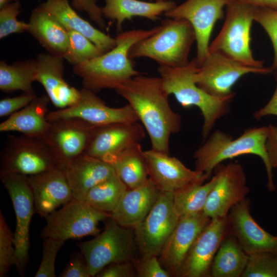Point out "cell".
I'll use <instances>...</instances> for the list:
<instances>
[{"instance_id": "49", "label": "cell", "mask_w": 277, "mask_h": 277, "mask_svg": "<svg viewBox=\"0 0 277 277\" xmlns=\"http://www.w3.org/2000/svg\"><path fill=\"white\" fill-rule=\"evenodd\" d=\"M15 1L17 0H0V8Z\"/></svg>"}, {"instance_id": "12", "label": "cell", "mask_w": 277, "mask_h": 277, "mask_svg": "<svg viewBox=\"0 0 277 277\" xmlns=\"http://www.w3.org/2000/svg\"><path fill=\"white\" fill-rule=\"evenodd\" d=\"M179 220L174 209L173 193L161 191L150 212L133 228L142 256H159Z\"/></svg>"}, {"instance_id": "34", "label": "cell", "mask_w": 277, "mask_h": 277, "mask_svg": "<svg viewBox=\"0 0 277 277\" xmlns=\"http://www.w3.org/2000/svg\"><path fill=\"white\" fill-rule=\"evenodd\" d=\"M127 189L115 174L92 188L86 194L84 201L98 210L111 213Z\"/></svg>"}, {"instance_id": "18", "label": "cell", "mask_w": 277, "mask_h": 277, "mask_svg": "<svg viewBox=\"0 0 277 277\" xmlns=\"http://www.w3.org/2000/svg\"><path fill=\"white\" fill-rule=\"evenodd\" d=\"M149 178L161 192L174 193L209 177L187 168L168 153L151 149L144 151Z\"/></svg>"}, {"instance_id": "35", "label": "cell", "mask_w": 277, "mask_h": 277, "mask_svg": "<svg viewBox=\"0 0 277 277\" xmlns=\"http://www.w3.org/2000/svg\"><path fill=\"white\" fill-rule=\"evenodd\" d=\"M102 54L87 37L75 31H68V45L64 58L71 65H80Z\"/></svg>"}, {"instance_id": "15", "label": "cell", "mask_w": 277, "mask_h": 277, "mask_svg": "<svg viewBox=\"0 0 277 277\" xmlns=\"http://www.w3.org/2000/svg\"><path fill=\"white\" fill-rule=\"evenodd\" d=\"M213 171L216 182L203 212L211 219L225 217L232 207L246 199L249 188L243 168L237 162L221 163Z\"/></svg>"}, {"instance_id": "10", "label": "cell", "mask_w": 277, "mask_h": 277, "mask_svg": "<svg viewBox=\"0 0 277 277\" xmlns=\"http://www.w3.org/2000/svg\"><path fill=\"white\" fill-rule=\"evenodd\" d=\"M271 67L248 66L219 53L208 52L200 67L193 74L196 84L207 93L216 97L234 95L232 88L243 76L249 73L268 74Z\"/></svg>"}, {"instance_id": "23", "label": "cell", "mask_w": 277, "mask_h": 277, "mask_svg": "<svg viewBox=\"0 0 277 277\" xmlns=\"http://www.w3.org/2000/svg\"><path fill=\"white\" fill-rule=\"evenodd\" d=\"M145 137L143 127L137 122L116 123L96 126L85 155L103 160Z\"/></svg>"}, {"instance_id": "22", "label": "cell", "mask_w": 277, "mask_h": 277, "mask_svg": "<svg viewBox=\"0 0 277 277\" xmlns=\"http://www.w3.org/2000/svg\"><path fill=\"white\" fill-rule=\"evenodd\" d=\"M27 178L33 194L35 213L41 217L45 218L73 199L64 168Z\"/></svg>"}, {"instance_id": "47", "label": "cell", "mask_w": 277, "mask_h": 277, "mask_svg": "<svg viewBox=\"0 0 277 277\" xmlns=\"http://www.w3.org/2000/svg\"><path fill=\"white\" fill-rule=\"evenodd\" d=\"M276 88L271 98L266 105L254 113V118L260 120L268 115L277 116V72L276 73Z\"/></svg>"}, {"instance_id": "29", "label": "cell", "mask_w": 277, "mask_h": 277, "mask_svg": "<svg viewBox=\"0 0 277 277\" xmlns=\"http://www.w3.org/2000/svg\"><path fill=\"white\" fill-rule=\"evenodd\" d=\"M28 31L50 54L62 56L66 52L68 31L39 7L32 11Z\"/></svg>"}, {"instance_id": "9", "label": "cell", "mask_w": 277, "mask_h": 277, "mask_svg": "<svg viewBox=\"0 0 277 277\" xmlns=\"http://www.w3.org/2000/svg\"><path fill=\"white\" fill-rule=\"evenodd\" d=\"M110 217V213L98 210L84 201L72 199L45 217L46 225L40 235L42 239L51 238L65 241L96 235L100 232V222Z\"/></svg>"}, {"instance_id": "32", "label": "cell", "mask_w": 277, "mask_h": 277, "mask_svg": "<svg viewBox=\"0 0 277 277\" xmlns=\"http://www.w3.org/2000/svg\"><path fill=\"white\" fill-rule=\"evenodd\" d=\"M36 70V60L17 62L9 65L0 62V89L9 93L21 90L25 93L35 94L32 86Z\"/></svg>"}, {"instance_id": "19", "label": "cell", "mask_w": 277, "mask_h": 277, "mask_svg": "<svg viewBox=\"0 0 277 277\" xmlns=\"http://www.w3.org/2000/svg\"><path fill=\"white\" fill-rule=\"evenodd\" d=\"M211 219L202 211L179 220L158 256L161 265L171 276H179L191 246Z\"/></svg>"}, {"instance_id": "7", "label": "cell", "mask_w": 277, "mask_h": 277, "mask_svg": "<svg viewBox=\"0 0 277 277\" xmlns=\"http://www.w3.org/2000/svg\"><path fill=\"white\" fill-rule=\"evenodd\" d=\"M0 157V175L28 176L64 168L45 140L23 134L7 135Z\"/></svg>"}, {"instance_id": "38", "label": "cell", "mask_w": 277, "mask_h": 277, "mask_svg": "<svg viewBox=\"0 0 277 277\" xmlns=\"http://www.w3.org/2000/svg\"><path fill=\"white\" fill-rule=\"evenodd\" d=\"M21 3L18 0L0 8V38L3 39L12 33L28 31V23L17 19L20 13Z\"/></svg>"}, {"instance_id": "25", "label": "cell", "mask_w": 277, "mask_h": 277, "mask_svg": "<svg viewBox=\"0 0 277 277\" xmlns=\"http://www.w3.org/2000/svg\"><path fill=\"white\" fill-rule=\"evenodd\" d=\"M160 192L149 178L139 187L128 188L110 213V218L122 226L133 228L150 212Z\"/></svg>"}, {"instance_id": "13", "label": "cell", "mask_w": 277, "mask_h": 277, "mask_svg": "<svg viewBox=\"0 0 277 277\" xmlns=\"http://www.w3.org/2000/svg\"><path fill=\"white\" fill-rule=\"evenodd\" d=\"M231 0H187L166 12L167 18L183 19L192 25L195 35L196 55L193 60L201 66L209 52L214 26L224 16L223 9Z\"/></svg>"}, {"instance_id": "4", "label": "cell", "mask_w": 277, "mask_h": 277, "mask_svg": "<svg viewBox=\"0 0 277 277\" xmlns=\"http://www.w3.org/2000/svg\"><path fill=\"white\" fill-rule=\"evenodd\" d=\"M197 67L192 60L182 67L159 66L157 72L168 95H173L184 108L196 106L200 110L203 117L202 135L206 139L217 121L228 113L234 95L220 97L206 92L194 81Z\"/></svg>"}, {"instance_id": "5", "label": "cell", "mask_w": 277, "mask_h": 277, "mask_svg": "<svg viewBox=\"0 0 277 277\" xmlns=\"http://www.w3.org/2000/svg\"><path fill=\"white\" fill-rule=\"evenodd\" d=\"M194 42L195 32L189 22L167 18L156 32L133 45L128 55L131 60L149 58L161 66L182 67L190 62L189 55Z\"/></svg>"}, {"instance_id": "3", "label": "cell", "mask_w": 277, "mask_h": 277, "mask_svg": "<svg viewBox=\"0 0 277 277\" xmlns=\"http://www.w3.org/2000/svg\"><path fill=\"white\" fill-rule=\"evenodd\" d=\"M268 131V126L251 128L236 138L221 130L214 131L193 154L195 170L210 177L215 167L225 160L246 154L255 155L265 166L268 188L275 190L273 168L266 148Z\"/></svg>"}, {"instance_id": "21", "label": "cell", "mask_w": 277, "mask_h": 277, "mask_svg": "<svg viewBox=\"0 0 277 277\" xmlns=\"http://www.w3.org/2000/svg\"><path fill=\"white\" fill-rule=\"evenodd\" d=\"M64 58L50 53L39 54L36 58L35 81L44 87L53 105L63 109L74 105L80 98V90L64 78Z\"/></svg>"}, {"instance_id": "48", "label": "cell", "mask_w": 277, "mask_h": 277, "mask_svg": "<svg viewBox=\"0 0 277 277\" xmlns=\"http://www.w3.org/2000/svg\"><path fill=\"white\" fill-rule=\"evenodd\" d=\"M253 7H262L277 9V0H232Z\"/></svg>"}, {"instance_id": "6", "label": "cell", "mask_w": 277, "mask_h": 277, "mask_svg": "<svg viewBox=\"0 0 277 277\" xmlns=\"http://www.w3.org/2000/svg\"><path fill=\"white\" fill-rule=\"evenodd\" d=\"M254 7L231 0L226 6L224 25L209 47V52L219 53L242 64L263 68V61L256 60L250 47Z\"/></svg>"}, {"instance_id": "27", "label": "cell", "mask_w": 277, "mask_h": 277, "mask_svg": "<svg viewBox=\"0 0 277 277\" xmlns=\"http://www.w3.org/2000/svg\"><path fill=\"white\" fill-rule=\"evenodd\" d=\"M50 101L45 94L37 97L3 122L0 124V131H17L26 136L45 140L49 126L47 115Z\"/></svg>"}, {"instance_id": "41", "label": "cell", "mask_w": 277, "mask_h": 277, "mask_svg": "<svg viewBox=\"0 0 277 277\" xmlns=\"http://www.w3.org/2000/svg\"><path fill=\"white\" fill-rule=\"evenodd\" d=\"M132 264L138 277H170V274L166 270L159 262L158 256H143L134 258Z\"/></svg>"}, {"instance_id": "51", "label": "cell", "mask_w": 277, "mask_h": 277, "mask_svg": "<svg viewBox=\"0 0 277 277\" xmlns=\"http://www.w3.org/2000/svg\"><path fill=\"white\" fill-rule=\"evenodd\" d=\"M274 254H275V256H276V257L277 258V251Z\"/></svg>"}, {"instance_id": "40", "label": "cell", "mask_w": 277, "mask_h": 277, "mask_svg": "<svg viewBox=\"0 0 277 277\" xmlns=\"http://www.w3.org/2000/svg\"><path fill=\"white\" fill-rule=\"evenodd\" d=\"M65 243V241L51 238L43 239L42 260L35 277L56 276V256Z\"/></svg>"}, {"instance_id": "24", "label": "cell", "mask_w": 277, "mask_h": 277, "mask_svg": "<svg viewBox=\"0 0 277 277\" xmlns=\"http://www.w3.org/2000/svg\"><path fill=\"white\" fill-rule=\"evenodd\" d=\"M73 199L84 201L94 186L115 174L113 168L101 159L83 155L64 166Z\"/></svg>"}, {"instance_id": "17", "label": "cell", "mask_w": 277, "mask_h": 277, "mask_svg": "<svg viewBox=\"0 0 277 277\" xmlns=\"http://www.w3.org/2000/svg\"><path fill=\"white\" fill-rule=\"evenodd\" d=\"M229 233L227 216L211 219L191 246L178 276H210L214 257L223 240Z\"/></svg>"}, {"instance_id": "30", "label": "cell", "mask_w": 277, "mask_h": 277, "mask_svg": "<svg viewBox=\"0 0 277 277\" xmlns=\"http://www.w3.org/2000/svg\"><path fill=\"white\" fill-rule=\"evenodd\" d=\"M109 164L128 189L139 187L149 179L144 151L140 143L103 160Z\"/></svg>"}, {"instance_id": "11", "label": "cell", "mask_w": 277, "mask_h": 277, "mask_svg": "<svg viewBox=\"0 0 277 277\" xmlns=\"http://www.w3.org/2000/svg\"><path fill=\"white\" fill-rule=\"evenodd\" d=\"M0 177L11 199L15 214V267L19 275H24L29 261V227L32 215L35 213L33 194L27 176L12 173L2 175Z\"/></svg>"}, {"instance_id": "28", "label": "cell", "mask_w": 277, "mask_h": 277, "mask_svg": "<svg viewBox=\"0 0 277 277\" xmlns=\"http://www.w3.org/2000/svg\"><path fill=\"white\" fill-rule=\"evenodd\" d=\"M102 8L103 16L116 22V31H123L125 21L133 17H142L155 21L159 16L175 7L176 3L166 2H145L140 0H104Z\"/></svg>"}, {"instance_id": "50", "label": "cell", "mask_w": 277, "mask_h": 277, "mask_svg": "<svg viewBox=\"0 0 277 277\" xmlns=\"http://www.w3.org/2000/svg\"><path fill=\"white\" fill-rule=\"evenodd\" d=\"M154 1V2H166V1H169L171 0H152V1Z\"/></svg>"}, {"instance_id": "37", "label": "cell", "mask_w": 277, "mask_h": 277, "mask_svg": "<svg viewBox=\"0 0 277 277\" xmlns=\"http://www.w3.org/2000/svg\"><path fill=\"white\" fill-rule=\"evenodd\" d=\"M16 258L14 246V234L0 212V276H6L11 267L15 265Z\"/></svg>"}, {"instance_id": "33", "label": "cell", "mask_w": 277, "mask_h": 277, "mask_svg": "<svg viewBox=\"0 0 277 277\" xmlns=\"http://www.w3.org/2000/svg\"><path fill=\"white\" fill-rule=\"evenodd\" d=\"M215 182L214 175L207 183L194 184L173 193L174 209L180 219L203 211Z\"/></svg>"}, {"instance_id": "1", "label": "cell", "mask_w": 277, "mask_h": 277, "mask_svg": "<svg viewBox=\"0 0 277 277\" xmlns=\"http://www.w3.org/2000/svg\"><path fill=\"white\" fill-rule=\"evenodd\" d=\"M115 90L128 102L146 129L151 149L169 154L170 135L180 131L182 118L171 108L160 77L141 74Z\"/></svg>"}, {"instance_id": "16", "label": "cell", "mask_w": 277, "mask_h": 277, "mask_svg": "<svg viewBox=\"0 0 277 277\" xmlns=\"http://www.w3.org/2000/svg\"><path fill=\"white\" fill-rule=\"evenodd\" d=\"M48 121L45 141L63 167L84 155L96 126L73 118Z\"/></svg>"}, {"instance_id": "20", "label": "cell", "mask_w": 277, "mask_h": 277, "mask_svg": "<svg viewBox=\"0 0 277 277\" xmlns=\"http://www.w3.org/2000/svg\"><path fill=\"white\" fill-rule=\"evenodd\" d=\"M227 217L230 233L248 255L277 251V236L267 232L254 220L248 200L246 199L232 207Z\"/></svg>"}, {"instance_id": "52", "label": "cell", "mask_w": 277, "mask_h": 277, "mask_svg": "<svg viewBox=\"0 0 277 277\" xmlns=\"http://www.w3.org/2000/svg\"><path fill=\"white\" fill-rule=\"evenodd\" d=\"M149 1H152V0H149Z\"/></svg>"}, {"instance_id": "42", "label": "cell", "mask_w": 277, "mask_h": 277, "mask_svg": "<svg viewBox=\"0 0 277 277\" xmlns=\"http://www.w3.org/2000/svg\"><path fill=\"white\" fill-rule=\"evenodd\" d=\"M37 97L35 94L25 93L0 101V116L10 115L23 109Z\"/></svg>"}, {"instance_id": "2", "label": "cell", "mask_w": 277, "mask_h": 277, "mask_svg": "<svg viewBox=\"0 0 277 277\" xmlns=\"http://www.w3.org/2000/svg\"><path fill=\"white\" fill-rule=\"evenodd\" d=\"M160 26L149 30L133 29L118 33L116 46L102 55L73 67V72L82 79L84 87L94 92L103 89H116L141 74L129 57V51L137 42L155 32Z\"/></svg>"}, {"instance_id": "26", "label": "cell", "mask_w": 277, "mask_h": 277, "mask_svg": "<svg viewBox=\"0 0 277 277\" xmlns=\"http://www.w3.org/2000/svg\"><path fill=\"white\" fill-rule=\"evenodd\" d=\"M38 7L52 15L68 31H75L87 37L103 54L116 46L115 38L96 29L79 16L68 0H46Z\"/></svg>"}, {"instance_id": "44", "label": "cell", "mask_w": 277, "mask_h": 277, "mask_svg": "<svg viewBox=\"0 0 277 277\" xmlns=\"http://www.w3.org/2000/svg\"><path fill=\"white\" fill-rule=\"evenodd\" d=\"M73 7L87 13L90 18L102 30L106 28L102 8L96 4V0H72Z\"/></svg>"}, {"instance_id": "45", "label": "cell", "mask_w": 277, "mask_h": 277, "mask_svg": "<svg viewBox=\"0 0 277 277\" xmlns=\"http://www.w3.org/2000/svg\"><path fill=\"white\" fill-rule=\"evenodd\" d=\"M137 276L132 261L109 264L100 271L98 277H133Z\"/></svg>"}, {"instance_id": "43", "label": "cell", "mask_w": 277, "mask_h": 277, "mask_svg": "<svg viewBox=\"0 0 277 277\" xmlns=\"http://www.w3.org/2000/svg\"><path fill=\"white\" fill-rule=\"evenodd\" d=\"M60 276L91 277L86 261L81 251L71 255Z\"/></svg>"}, {"instance_id": "14", "label": "cell", "mask_w": 277, "mask_h": 277, "mask_svg": "<svg viewBox=\"0 0 277 277\" xmlns=\"http://www.w3.org/2000/svg\"><path fill=\"white\" fill-rule=\"evenodd\" d=\"M80 92V98L76 103L70 107L48 112L47 120L77 119L95 126L139 121L129 104L118 108L110 107L93 91L83 87Z\"/></svg>"}, {"instance_id": "46", "label": "cell", "mask_w": 277, "mask_h": 277, "mask_svg": "<svg viewBox=\"0 0 277 277\" xmlns=\"http://www.w3.org/2000/svg\"><path fill=\"white\" fill-rule=\"evenodd\" d=\"M268 135L266 144V150L272 168H277V127L268 126Z\"/></svg>"}, {"instance_id": "39", "label": "cell", "mask_w": 277, "mask_h": 277, "mask_svg": "<svg viewBox=\"0 0 277 277\" xmlns=\"http://www.w3.org/2000/svg\"><path fill=\"white\" fill-rule=\"evenodd\" d=\"M254 21L259 23L269 36L273 48V70H277V9L254 7Z\"/></svg>"}, {"instance_id": "31", "label": "cell", "mask_w": 277, "mask_h": 277, "mask_svg": "<svg viewBox=\"0 0 277 277\" xmlns=\"http://www.w3.org/2000/svg\"><path fill=\"white\" fill-rule=\"evenodd\" d=\"M248 254L230 233L225 236L213 260L210 276L240 277L246 266Z\"/></svg>"}, {"instance_id": "36", "label": "cell", "mask_w": 277, "mask_h": 277, "mask_svg": "<svg viewBox=\"0 0 277 277\" xmlns=\"http://www.w3.org/2000/svg\"><path fill=\"white\" fill-rule=\"evenodd\" d=\"M242 277H277V258L275 254L261 252L249 254Z\"/></svg>"}, {"instance_id": "8", "label": "cell", "mask_w": 277, "mask_h": 277, "mask_svg": "<svg viewBox=\"0 0 277 277\" xmlns=\"http://www.w3.org/2000/svg\"><path fill=\"white\" fill-rule=\"evenodd\" d=\"M91 276L114 263L132 261L137 247L133 228L122 226L110 218L104 230L89 241L77 244Z\"/></svg>"}]
</instances>
